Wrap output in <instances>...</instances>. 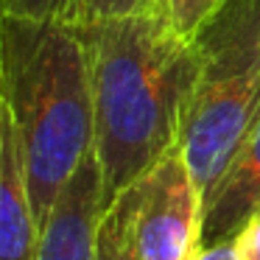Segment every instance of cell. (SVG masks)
<instances>
[{
    "instance_id": "6da1fadb",
    "label": "cell",
    "mask_w": 260,
    "mask_h": 260,
    "mask_svg": "<svg viewBox=\"0 0 260 260\" xmlns=\"http://www.w3.org/2000/svg\"><path fill=\"white\" fill-rule=\"evenodd\" d=\"M90 53L95 159L107 207L179 143L199 79L196 40L162 12L81 23Z\"/></svg>"
},
{
    "instance_id": "7a4b0ae2",
    "label": "cell",
    "mask_w": 260,
    "mask_h": 260,
    "mask_svg": "<svg viewBox=\"0 0 260 260\" xmlns=\"http://www.w3.org/2000/svg\"><path fill=\"white\" fill-rule=\"evenodd\" d=\"M0 109L12 118L40 226L95 151L92 79L84 28L3 12Z\"/></svg>"
},
{
    "instance_id": "3957f363",
    "label": "cell",
    "mask_w": 260,
    "mask_h": 260,
    "mask_svg": "<svg viewBox=\"0 0 260 260\" xmlns=\"http://www.w3.org/2000/svg\"><path fill=\"white\" fill-rule=\"evenodd\" d=\"M196 48L199 79L179 146L207 202L260 120V0H224Z\"/></svg>"
},
{
    "instance_id": "277c9868",
    "label": "cell",
    "mask_w": 260,
    "mask_h": 260,
    "mask_svg": "<svg viewBox=\"0 0 260 260\" xmlns=\"http://www.w3.org/2000/svg\"><path fill=\"white\" fill-rule=\"evenodd\" d=\"M204 199L176 143L137 179V260H193L202 238Z\"/></svg>"
},
{
    "instance_id": "5b68a950",
    "label": "cell",
    "mask_w": 260,
    "mask_h": 260,
    "mask_svg": "<svg viewBox=\"0 0 260 260\" xmlns=\"http://www.w3.org/2000/svg\"><path fill=\"white\" fill-rule=\"evenodd\" d=\"M104 210V176L92 151L68 182L42 226L40 260H95V235Z\"/></svg>"
},
{
    "instance_id": "8992f818",
    "label": "cell",
    "mask_w": 260,
    "mask_h": 260,
    "mask_svg": "<svg viewBox=\"0 0 260 260\" xmlns=\"http://www.w3.org/2000/svg\"><path fill=\"white\" fill-rule=\"evenodd\" d=\"M40 241L17 129L0 109V260H40Z\"/></svg>"
},
{
    "instance_id": "52a82bcc",
    "label": "cell",
    "mask_w": 260,
    "mask_h": 260,
    "mask_svg": "<svg viewBox=\"0 0 260 260\" xmlns=\"http://www.w3.org/2000/svg\"><path fill=\"white\" fill-rule=\"evenodd\" d=\"M260 210V120L252 126L235 154L226 174L218 179L215 190L204 202L202 238L199 246L235 238V232L249 221V215Z\"/></svg>"
},
{
    "instance_id": "ba28073f",
    "label": "cell",
    "mask_w": 260,
    "mask_h": 260,
    "mask_svg": "<svg viewBox=\"0 0 260 260\" xmlns=\"http://www.w3.org/2000/svg\"><path fill=\"white\" fill-rule=\"evenodd\" d=\"M135 215H137V182L104 210L95 235V260H137Z\"/></svg>"
},
{
    "instance_id": "9c48e42d",
    "label": "cell",
    "mask_w": 260,
    "mask_h": 260,
    "mask_svg": "<svg viewBox=\"0 0 260 260\" xmlns=\"http://www.w3.org/2000/svg\"><path fill=\"white\" fill-rule=\"evenodd\" d=\"M224 0H162L159 12L168 17V23L187 40H196L210 17L221 9Z\"/></svg>"
},
{
    "instance_id": "30bf717a",
    "label": "cell",
    "mask_w": 260,
    "mask_h": 260,
    "mask_svg": "<svg viewBox=\"0 0 260 260\" xmlns=\"http://www.w3.org/2000/svg\"><path fill=\"white\" fill-rule=\"evenodd\" d=\"M3 12L37 20H62L73 25L87 23L84 0H3Z\"/></svg>"
},
{
    "instance_id": "8fae6325",
    "label": "cell",
    "mask_w": 260,
    "mask_h": 260,
    "mask_svg": "<svg viewBox=\"0 0 260 260\" xmlns=\"http://www.w3.org/2000/svg\"><path fill=\"white\" fill-rule=\"evenodd\" d=\"M159 3L162 0H84V12H87V23H90V20L159 12Z\"/></svg>"
},
{
    "instance_id": "7c38bea8",
    "label": "cell",
    "mask_w": 260,
    "mask_h": 260,
    "mask_svg": "<svg viewBox=\"0 0 260 260\" xmlns=\"http://www.w3.org/2000/svg\"><path fill=\"white\" fill-rule=\"evenodd\" d=\"M232 241L241 260H260V210L249 215V221L235 232Z\"/></svg>"
},
{
    "instance_id": "4fadbf2b",
    "label": "cell",
    "mask_w": 260,
    "mask_h": 260,
    "mask_svg": "<svg viewBox=\"0 0 260 260\" xmlns=\"http://www.w3.org/2000/svg\"><path fill=\"white\" fill-rule=\"evenodd\" d=\"M193 260H241L238 257V249H235V241L226 238V241H218V243H210V246H199Z\"/></svg>"
}]
</instances>
